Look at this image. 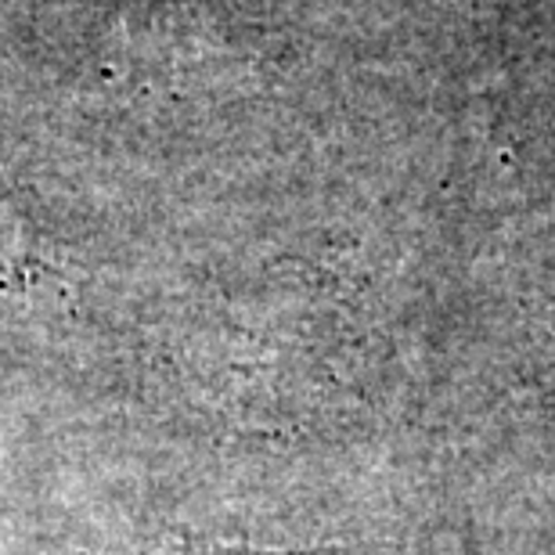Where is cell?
I'll return each mask as SVG.
<instances>
[{"instance_id":"cell-1","label":"cell","mask_w":555,"mask_h":555,"mask_svg":"<svg viewBox=\"0 0 555 555\" xmlns=\"http://www.w3.org/2000/svg\"><path fill=\"white\" fill-rule=\"evenodd\" d=\"M26 246H22L18 231L8 228V220L0 217V285H26Z\"/></svg>"},{"instance_id":"cell-2","label":"cell","mask_w":555,"mask_h":555,"mask_svg":"<svg viewBox=\"0 0 555 555\" xmlns=\"http://www.w3.org/2000/svg\"><path fill=\"white\" fill-rule=\"evenodd\" d=\"M177 555H347V552H257V548H228V545H195Z\"/></svg>"}]
</instances>
